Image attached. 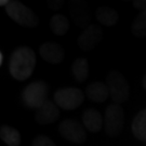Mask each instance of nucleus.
<instances>
[{"instance_id": "obj_11", "label": "nucleus", "mask_w": 146, "mask_h": 146, "mask_svg": "<svg viewBox=\"0 0 146 146\" xmlns=\"http://www.w3.org/2000/svg\"><path fill=\"white\" fill-rule=\"evenodd\" d=\"M70 15L74 20L75 24L81 28H87L90 25L89 20H90V14L87 5L81 1H75L70 5Z\"/></svg>"}, {"instance_id": "obj_23", "label": "nucleus", "mask_w": 146, "mask_h": 146, "mask_svg": "<svg viewBox=\"0 0 146 146\" xmlns=\"http://www.w3.org/2000/svg\"><path fill=\"white\" fill-rule=\"evenodd\" d=\"M9 2H10L9 0H1V1H0V5H5V7H7Z\"/></svg>"}, {"instance_id": "obj_4", "label": "nucleus", "mask_w": 146, "mask_h": 146, "mask_svg": "<svg viewBox=\"0 0 146 146\" xmlns=\"http://www.w3.org/2000/svg\"><path fill=\"white\" fill-rule=\"evenodd\" d=\"M5 12L14 22L24 27H36L38 17L33 11L20 1L12 0L5 7Z\"/></svg>"}, {"instance_id": "obj_20", "label": "nucleus", "mask_w": 146, "mask_h": 146, "mask_svg": "<svg viewBox=\"0 0 146 146\" xmlns=\"http://www.w3.org/2000/svg\"><path fill=\"white\" fill-rule=\"evenodd\" d=\"M33 146H56V145L47 135H38L34 139Z\"/></svg>"}, {"instance_id": "obj_1", "label": "nucleus", "mask_w": 146, "mask_h": 146, "mask_svg": "<svg viewBox=\"0 0 146 146\" xmlns=\"http://www.w3.org/2000/svg\"><path fill=\"white\" fill-rule=\"evenodd\" d=\"M36 65V54L28 47H20L11 54L9 70L16 80H26L31 76Z\"/></svg>"}, {"instance_id": "obj_9", "label": "nucleus", "mask_w": 146, "mask_h": 146, "mask_svg": "<svg viewBox=\"0 0 146 146\" xmlns=\"http://www.w3.org/2000/svg\"><path fill=\"white\" fill-rule=\"evenodd\" d=\"M40 56L43 61L50 64H60L65 58V52L62 46L55 42H46L40 47Z\"/></svg>"}, {"instance_id": "obj_18", "label": "nucleus", "mask_w": 146, "mask_h": 146, "mask_svg": "<svg viewBox=\"0 0 146 146\" xmlns=\"http://www.w3.org/2000/svg\"><path fill=\"white\" fill-rule=\"evenodd\" d=\"M50 27L53 34H55L56 36H63L69 29V21L66 16L62 14H55L50 20Z\"/></svg>"}, {"instance_id": "obj_12", "label": "nucleus", "mask_w": 146, "mask_h": 146, "mask_svg": "<svg viewBox=\"0 0 146 146\" xmlns=\"http://www.w3.org/2000/svg\"><path fill=\"white\" fill-rule=\"evenodd\" d=\"M86 94L88 99L94 103H103L108 98L110 91L107 88V84H104L100 81H94L87 87Z\"/></svg>"}, {"instance_id": "obj_24", "label": "nucleus", "mask_w": 146, "mask_h": 146, "mask_svg": "<svg viewBox=\"0 0 146 146\" xmlns=\"http://www.w3.org/2000/svg\"><path fill=\"white\" fill-rule=\"evenodd\" d=\"M143 88L146 90V74L145 76H144V78H143Z\"/></svg>"}, {"instance_id": "obj_8", "label": "nucleus", "mask_w": 146, "mask_h": 146, "mask_svg": "<svg viewBox=\"0 0 146 146\" xmlns=\"http://www.w3.org/2000/svg\"><path fill=\"white\" fill-rule=\"evenodd\" d=\"M102 38V31L98 25L90 24L78 37V46L82 51H91L99 44Z\"/></svg>"}, {"instance_id": "obj_2", "label": "nucleus", "mask_w": 146, "mask_h": 146, "mask_svg": "<svg viewBox=\"0 0 146 146\" xmlns=\"http://www.w3.org/2000/svg\"><path fill=\"white\" fill-rule=\"evenodd\" d=\"M49 87L44 81H34L27 84L22 92V101L28 108L41 107L46 102H48Z\"/></svg>"}, {"instance_id": "obj_22", "label": "nucleus", "mask_w": 146, "mask_h": 146, "mask_svg": "<svg viewBox=\"0 0 146 146\" xmlns=\"http://www.w3.org/2000/svg\"><path fill=\"white\" fill-rule=\"evenodd\" d=\"M62 5H63L62 1H49L48 2V7L53 9V10H58L60 8H62Z\"/></svg>"}, {"instance_id": "obj_16", "label": "nucleus", "mask_w": 146, "mask_h": 146, "mask_svg": "<svg viewBox=\"0 0 146 146\" xmlns=\"http://www.w3.org/2000/svg\"><path fill=\"white\" fill-rule=\"evenodd\" d=\"M72 73L77 82H84L89 77V63L84 58L75 60L72 64Z\"/></svg>"}, {"instance_id": "obj_7", "label": "nucleus", "mask_w": 146, "mask_h": 146, "mask_svg": "<svg viewBox=\"0 0 146 146\" xmlns=\"http://www.w3.org/2000/svg\"><path fill=\"white\" fill-rule=\"evenodd\" d=\"M58 132L63 139L74 144H81L86 141L87 134L84 127L78 121L66 119L58 125Z\"/></svg>"}, {"instance_id": "obj_17", "label": "nucleus", "mask_w": 146, "mask_h": 146, "mask_svg": "<svg viewBox=\"0 0 146 146\" xmlns=\"http://www.w3.org/2000/svg\"><path fill=\"white\" fill-rule=\"evenodd\" d=\"M0 137L8 146H19L21 144V133L10 125H2L1 127Z\"/></svg>"}, {"instance_id": "obj_21", "label": "nucleus", "mask_w": 146, "mask_h": 146, "mask_svg": "<svg viewBox=\"0 0 146 146\" xmlns=\"http://www.w3.org/2000/svg\"><path fill=\"white\" fill-rule=\"evenodd\" d=\"M133 5L136 9L144 11L146 10V0H135V1H133Z\"/></svg>"}, {"instance_id": "obj_6", "label": "nucleus", "mask_w": 146, "mask_h": 146, "mask_svg": "<svg viewBox=\"0 0 146 146\" xmlns=\"http://www.w3.org/2000/svg\"><path fill=\"white\" fill-rule=\"evenodd\" d=\"M125 123L123 108L119 104L111 103L105 110L104 129L107 135L115 137L120 133Z\"/></svg>"}, {"instance_id": "obj_15", "label": "nucleus", "mask_w": 146, "mask_h": 146, "mask_svg": "<svg viewBox=\"0 0 146 146\" xmlns=\"http://www.w3.org/2000/svg\"><path fill=\"white\" fill-rule=\"evenodd\" d=\"M132 132L137 140L146 142V108L139 111L132 121Z\"/></svg>"}, {"instance_id": "obj_14", "label": "nucleus", "mask_w": 146, "mask_h": 146, "mask_svg": "<svg viewBox=\"0 0 146 146\" xmlns=\"http://www.w3.org/2000/svg\"><path fill=\"white\" fill-rule=\"evenodd\" d=\"M95 19L101 25L106 27L114 26L118 22V13L110 7H100L95 11Z\"/></svg>"}, {"instance_id": "obj_3", "label": "nucleus", "mask_w": 146, "mask_h": 146, "mask_svg": "<svg viewBox=\"0 0 146 146\" xmlns=\"http://www.w3.org/2000/svg\"><path fill=\"white\" fill-rule=\"evenodd\" d=\"M106 81H107V88L110 91V96L114 101V103L120 105L129 99L130 88L122 74L113 70L107 75Z\"/></svg>"}, {"instance_id": "obj_13", "label": "nucleus", "mask_w": 146, "mask_h": 146, "mask_svg": "<svg viewBox=\"0 0 146 146\" xmlns=\"http://www.w3.org/2000/svg\"><path fill=\"white\" fill-rule=\"evenodd\" d=\"M82 121L86 129L92 133H98L104 125V120L99 111L94 108H89L82 115Z\"/></svg>"}, {"instance_id": "obj_10", "label": "nucleus", "mask_w": 146, "mask_h": 146, "mask_svg": "<svg viewBox=\"0 0 146 146\" xmlns=\"http://www.w3.org/2000/svg\"><path fill=\"white\" fill-rule=\"evenodd\" d=\"M61 115L60 110L58 108V105L53 104L52 102L48 101L41 107H39L36 110L35 120L39 125H48L52 123L58 119Z\"/></svg>"}, {"instance_id": "obj_19", "label": "nucleus", "mask_w": 146, "mask_h": 146, "mask_svg": "<svg viewBox=\"0 0 146 146\" xmlns=\"http://www.w3.org/2000/svg\"><path fill=\"white\" fill-rule=\"evenodd\" d=\"M132 33L140 38L146 37V10L142 11L136 16V19L132 24Z\"/></svg>"}, {"instance_id": "obj_5", "label": "nucleus", "mask_w": 146, "mask_h": 146, "mask_svg": "<svg viewBox=\"0 0 146 146\" xmlns=\"http://www.w3.org/2000/svg\"><path fill=\"white\" fill-rule=\"evenodd\" d=\"M54 101L58 107L65 110H73L81 106L84 101V92L78 88L68 87L58 89L54 92Z\"/></svg>"}, {"instance_id": "obj_25", "label": "nucleus", "mask_w": 146, "mask_h": 146, "mask_svg": "<svg viewBox=\"0 0 146 146\" xmlns=\"http://www.w3.org/2000/svg\"><path fill=\"white\" fill-rule=\"evenodd\" d=\"M2 62H3V53L0 52V65H2Z\"/></svg>"}]
</instances>
